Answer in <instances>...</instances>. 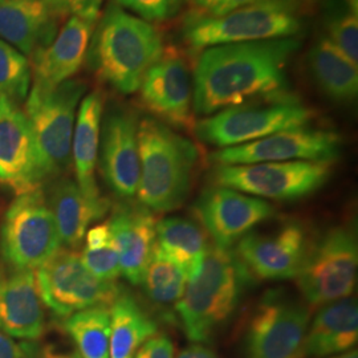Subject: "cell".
Returning a JSON list of instances; mask_svg holds the SVG:
<instances>
[{"instance_id": "cell-39", "label": "cell", "mask_w": 358, "mask_h": 358, "mask_svg": "<svg viewBox=\"0 0 358 358\" xmlns=\"http://www.w3.org/2000/svg\"><path fill=\"white\" fill-rule=\"evenodd\" d=\"M20 352V344H17L8 334L0 332V358H19Z\"/></svg>"}, {"instance_id": "cell-37", "label": "cell", "mask_w": 358, "mask_h": 358, "mask_svg": "<svg viewBox=\"0 0 358 358\" xmlns=\"http://www.w3.org/2000/svg\"><path fill=\"white\" fill-rule=\"evenodd\" d=\"M20 357L19 358H81L77 350L66 352L57 349L56 346L48 344H40L38 341H23L20 344Z\"/></svg>"}, {"instance_id": "cell-23", "label": "cell", "mask_w": 358, "mask_h": 358, "mask_svg": "<svg viewBox=\"0 0 358 358\" xmlns=\"http://www.w3.org/2000/svg\"><path fill=\"white\" fill-rule=\"evenodd\" d=\"M45 198L62 244L68 248L78 247L90 224L101 219L110 207L109 199L103 196L90 198L81 192L76 180L69 178L56 180Z\"/></svg>"}, {"instance_id": "cell-1", "label": "cell", "mask_w": 358, "mask_h": 358, "mask_svg": "<svg viewBox=\"0 0 358 358\" xmlns=\"http://www.w3.org/2000/svg\"><path fill=\"white\" fill-rule=\"evenodd\" d=\"M299 47L294 36L206 48L192 75L194 112L207 117L245 103L288 99L287 66Z\"/></svg>"}, {"instance_id": "cell-38", "label": "cell", "mask_w": 358, "mask_h": 358, "mask_svg": "<svg viewBox=\"0 0 358 358\" xmlns=\"http://www.w3.org/2000/svg\"><path fill=\"white\" fill-rule=\"evenodd\" d=\"M134 358H174V344L166 334H155L141 346Z\"/></svg>"}, {"instance_id": "cell-21", "label": "cell", "mask_w": 358, "mask_h": 358, "mask_svg": "<svg viewBox=\"0 0 358 358\" xmlns=\"http://www.w3.org/2000/svg\"><path fill=\"white\" fill-rule=\"evenodd\" d=\"M44 307L35 271H13L0 285V332L24 341L38 340L44 332Z\"/></svg>"}, {"instance_id": "cell-12", "label": "cell", "mask_w": 358, "mask_h": 358, "mask_svg": "<svg viewBox=\"0 0 358 358\" xmlns=\"http://www.w3.org/2000/svg\"><path fill=\"white\" fill-rule=\"evenodd\" d=\"M35 276L44 306L64 319L88 308L109 307L121 292L117 282L92 275L72 250L60 248L35 269Z\"/></svg>"}, {"instance_id": "cell-30", "label": "cell", "mask_w": 358, "mask_h": 358, "mask_svg": "<svg viewBox=\"0 0 358 358\" xmlns=\"http://www.w3.org/2000/svg\"><path fill=\"white\" fill-rule=\"evenodd\" d=\"M189 276L155 243L141 285L146 296L159 307L177 304L185 294Z\"/></svg>"}, {"instance_id": "cell-5", "label": "cell", "mask_w": 358, "mask_h": 358, "mask_svg": "<svg viewBox=\"0 0 358 358\" xmlns=\"http://www.w3.org/2000/svg\"><path fill=\"white\" fill-rule=\"evenodd\" d=\"M300 31L301 20L289 0H268L222 16L190 13L182 26V36L194 50H206L224 44L294 38Z\"/></svg>"}, {"instance_id": "cell-19", "label": "cell", "mask_w": 358, "mask_h": 358, "mask_svg": "<svg viewBox=\"0 0 358 358\" xmlns=\"http://www.w3.org/2000/svg\"><path fill=\"white\" fill-rule=\"evenodd\" d=\"M157 217L141 203L117 206L108 220L121 275L133 285H141L157 243Z\"/></svg>"}, {"instance_id": "cell-22", "label": "cell", "mask_w": 358, "mask_h": 358, "mask_svg": "<svg viewBox=\"0 0 358 358\" xmlns=\"http://www.w3.org/2000/svg\"><path fill=\"white\" fill-rule=\"evenodd\" d=\"M62 22L45 0H0V38L23 55L47 47Z\"/></svg>"}, {"instance_id": "cell-25", "label": "cell", "mask_w": 358, "mask_h": 358, "mask_svg": "<svg viewBox=\"0 0 358 358\" xmlns=\"http://www.w3.org/2000/svg\"><path fill=\"white\" fill-rule=\"evenodd\" d=\"M103 112V94L99 90L83 97L78 105L72 138L76 183L81 192L90 198L101 196L96 182V165L101 138Z\"/></svg>"}, {"instance_id": "cell-31", "label": "cell", "mask_w": 358, "mask_h": 358, "mask_svg": "<svg viewBox=\"0 0 358 358\" xmlns=\"http://www.w3.org/2000/svg\"><path fill=\"white\" fill-rule=\"evenodd\" d=\"M80 259L90 273L101 280L115 282L121 275L118 254L108 222L88 230Z\"/></svg>"}, {"instance_id": "cell-10", "label": "cell", "mask_w": 358, "mask_h": 358, "mask_svg": "<svg viewBox=\"0 0 358 358\" xmlns=\"http://www.w3.org/2000/svg\"><path fill=\"white\" fill-rule=\"evenodd\" d=\"M331 173L332 162L316 161L217 165L214 182L262 199L296 201L317 192Z\"/></svg>"}, {"instance_id": "cell-29", "label": "cell", "mask_w": 358, "mask_h": 358, "mask_svg": "<svg viewBox=\"0 0 358 358\" xmlns=\"http://www.w3.org/2000/svg\"><path fill=\"white\" fill-rule=\"evenodd\" d=\"M81 358H110L109 307H93L76 312L64 320Z\"/></svg>"}, {"instance_id": "cell-14", "label": "cell", "mask_w": 358, "mask_h": 358, "mask_svg": "<svg viewBox=\"0 0 358 358\" xmlns=\"http://www.w3.org/2000/svg\"><path fill=\"white\" fill-rule=\"evenodd\" d=\"M192 211L215 245L224 250L276 214L275 207L262 198L217 185L202 192Z\"/></svg>"}, {"instance_id": "cell-15", "label": "cell", "mask_w": 358, "mask_h": 358, "mask_svg": "<svg viewBox=\"0 0 358 358\" xmlns=\"http://www.w3.org/2000/svg\"><path fill=\"white\" fill-rule=\"evenodd\" d=\"M310 241L299 222H288L271 232H250L238 242L236 255L252 276L263 280L296 279Z\"/></svg>"}, {"instance_id": "cell-3", "label": "cell", "mask_w": 358, "mask_h": 358, "mask_svg": "<svg viewBox=\"0 0 358 358\" xmlns=\"http://www.w3.org/2000/svg\"><path fill=\"white\" fill-rule=\"evenodd\" d=\"M92 36V68L122 94L140 90L146 72L164 55V41L158 29L115 4L108 7Z\"/></svg>"}, {"instance_id": "cell-24", "label": "cell", "mask_w": 358, "mask_h": 358, "mask_svg": "<svg viewBox=\"0 0 358 358\" xmlns=\"http://www.w3.org/2000/svg\"><path fill=\"white\" fill-rule=\"evenodd\" d=\"M358 340L357 301L345 297L322 306L304 340V357H329L352 350Z\"/></svg>"}, {"instance_id": "cell-9", "label": "cell", "mask_w": 358, "mask_h": 358, "mask_svg": "<svg viewBox=\"0 0 358 358\" xmlns=\"http://www.w3.org/2000/svg\"><path fill=\"white\" fill-rule=\"evenodd\" d=\"M43 189L17 195L0 229V252L13 271H35L62 248Z\"/></svg>"}, {"instance_id": "cell-7", "label": "cell", "mask_w": 358, "mask_h": 358, "mask_svg": "<svg viewBox=\"0 0 358 358\" xmlns=\"http://www.w3.org/2000/svg\"><path fill=\"white\" fill-rule=\"evenodd\" d=\"M357 269L356 230L352 224L336 226L310 243L296 279L308 304L322 307L352 296Z\"/></svg>"}, {"instance_id": "cell-41", "label": "cell", "mask_w": 358, "mask_h": 358, "mask_svg": "<svg viewBox=\"0 0 358 358\" xmlns=\"http://www.w3.org/2000/svg\"><path fill=\"white\" fill-rule=\"evenodd\" d=\"M322 358H358L357 350L352 349V350H348L345 353H341V355H336V356H329V357Z\"/></svg>"}, {"instance_id": "cell-27", "label": "cell", "mask_w": 358, "mask_h": 358, "mask_svg": "<svg viewBox=\"0 0 358 358\" xmlns=\"http://www.w3.org/2000/svg\"><path fill=\"white\" fill-rule=\"evenodd\" d=\"M110 358H134L141 346L158 332V325L141 304L120 292L109 306Z\"/></svg>"}, {"instance_id": "cell-18", "label": "cell", "mask_w": 358, "mask_h": 358, "mask_svg": "<svg viewBox=\"0 0 358 358\" xmlns=\"http://www.w3.org/2000/svg\"><path fill=\"white\" fill-rule=\"evenodd\" d=\"M138 122L127 110L106 115L101 133V170L109 187L122 199L137 194L141 162L137 140Z\"/></svg>"}, {"instance_id": "cell-34", "label": "cell", "mask_w": 358, "mask_h": 358, "mask_svg": "<svg viewBox=\"0 0 358 358\" xmlns=\"http://www.w3.org/2000/svg\"><path fill=\"white\" fill-rule=\"evenodd\" d=\"M121 8L130 10L146 22H166L179 8L174 0H115Z\"/></svg>"}, {"instance_id": "cell-44", "label": "cell", "mask_w": 358, "mask_h": 358, "mask_svg": "<svg viewBox=\"0 0 358 358\" xmlns=\"http://www.w3.org/2000/svg\"><path fill=\"white\" fill-rule=\"evenodd\" d=\"M174 1H176V4H177V7H180V6H182V3H183V1H186V0H174Z\"/></svg>"}, {"instance_id": "cell-32", "label": "cell", "mask_w": 358, "mask_h": 358, "mask_svg": "<svg viewBox=\"0 0 358 358\" xmlns=\"http://www.w3.org/2000/svg\"><path fill=\"white\" fill-rule=\"evenodd\" d=\"M31 80V63L26 55L0 38V96L17 105L26 101Z\"/></svg>"}, {"instance_id": "cell-36", "label": "cell", "mask_w": 358, "mask_h": 358, "mask_svg": "<svg viewBox=\"0 0 358 358\" xmlns=\"http://www.w3.org/2000/svg\"><path fill=\"white\" fill-rule=\"evenodd\" d=\"M268 0H192L195 13L205 16H222L234 10Z\"/></svg>"}, {"instance_id": "cell-35", "label": "cell", "mask_w": 358, "mask_h": 358, "mask_svg": "<svg viewBox=\"0 0 358 358\" xmlns=\"http://www.w3.org/2000/svg\"><path fill=\"white\" fill-rule=\"evenodd\" d=\"M63 20L76 16L96 24L101 15L103 0H45Z\"/></svg>"}, {"instance_id": "cell-42", "label": "cell", "mask_w": 358, "mask_h": 358, "mask_svg": "<svg viewBox=\"0 0 358 358\" xmlns=\"http://www.w3.org/2000/svg\"><path fill=\"white\" fill-rule=\"evenodd\" d=\"M346 4L353 13H358V0H345Z\"/></svg>"}, {"instance_id": "cell-4", "label": "cell", "mask_w": 358, "mask_h": 358, "mask_svg": "<svg viewBox=\"0 0 358 358\" xmlns=\"http://www.w3.org/2000/svg\"><path fill=\"white\" fill-rule=\"evenodd\" d=\"M141 174L137 198L153 213L178 210L192 190L198 150L154 117H145L137 128Z\"/></svg>"}, {"instance_id": "cell-8", "label": "cell", "mask_w": 358, "mask_h": 358, "mask_svg": "<svg viewBox=\"0 0 358 358\" xmlns=\"http://www.w3.org/2000/svg\"><path fill=\"white\" fill-rule=\"evenodd\" d=\"M313 112L292 97L245 103L207 115L194 125L202 142L220 149L257 141L287 129L306 127Z\"/></svg>"}, {"instance_id": "cell-2", "label": "cell", "mask_w": 358, "mask_h": 358, "mask_svg": "<svg viewBox=\"0 0 358 358\" xmlns=\"http://www.w3.org/2000/svg\"><path fill=\"white\" fill-rule=\"evenodd\" d=\"M251 280V272L235 251L211 247L176 304L186 337L195 344L213 340L236 312Z\"/></svg>"}, {"instance_id": "cell-17", "label": "cell", "mask_w": 358, "mask_h": 358, "mask_svg": "<svg viewBox=\"0 0 358 358\" xmlns=\"http://www.w3.org/2000/svg\"><path fill=\"white\" fill-rule=\"evenodd\" d=\"M0 183L16 196L41 189L38 149L24 110L0 96Z\"/></svg>"}, {"instance_id": "cell-28", "label": "cell", "mask_w": 358, "mask_h": 358, "mask_svg": "<svg viewBox=\"0 0 358 358\" xmlns=\"http://www.w3.org/2000/svg\"><path fill=\"white\" fill-rule=\"evenodd\" d=\"M157 244L187 273L189 280L199 272L211 248L203 229L180 217L158 220Z\"/></svg>"}, {"instance_id": "cell-43", "label": "cell", "mask_w": 358, "mask_h": 358, "mask_svg": "<svg viewBox=\"0 0 358 358\" xmlns=\"http://www.w3.org/2000/svg\"><path fill=\"white\" fill-rule=\"evenodd\" d=\"M4 279H6V276H4V273H3V271L0 269V285H1V282H4Z\"/></svg>"}, {"instance_id": "cell-20", "label": "cell", "mask_w": 358, "mask_h": 358, "mask_svg": "<svg viewBox=\"0 0 358 358\" xmlns=\"http://www.w3.org/2000/svg\"><path fill=\"white\" fill-rule=\"evenodd\" d=\"M93 32L94 24L68 17L51 43L31 55L34 85L50 90L75 76L85 62Z\"/></svg>"}, {"instance_id": "cell-6", "label": "cell", "mask_w": 358, "mask_h": 358, "mask_svg": "<svg viewBox=\"0 0 358 358\" xmlns=\"http://www.w3.org/2000/svg\"><path fill=\"white\" fill-rule=\"evenodd\" d=\"M85 90L78 80L50 90L36 85L29 90L23 110L36 143L43 182L59 177L71 164L77 106Z\"/></svg>"}, {"instance_id": "cell-26", "label": "cell", "mask_w": 358, "mask_h": 358, "mask_svg": "<svg viewBox=\"0 0 358 358\" xmlns=\"http://www.w3.org/2000/svg\"><path fill=\"white\" fill-rule=\"evenodd\" d=\"M308 66L320 90L336 103H352L358 93L357 64L327 38H321L308 53Z\"/></svg>"}, {"instance_id": "cell-11", "label": "cell", "mask_w": 358, "mask_h": 358, "mask_svg": "<svg viewBox=\"0 0 358 358\" xmlns=\"http://www.w3.org/2000/svg\"><path fill=\"white\" fill-rule=\"evenodd\" d=\"M309 309L292 294L272 289L257 304L248 324L247 358H306Z\"/></svg>"}, {"instance_id": "cell-40", "label": "cell", "mask_w": 358, "mask_h": 358, "mask_svg": "<svg viewBox=\"0 0 358 358\" xmlns=\"http://www.w3.org/2000/svg\"><path fill=\"white\" fill-rule=\"evenodd\" d=\"M177 358H217L215 352L202 344H194L183 349Z\"/></svg>"}, {"instance_id": "cell-13", "label": "cell", "mask_w": 358, "mask_h": 358, "mask_svg": "<svg viewBox=\"0 0 358 358\" xmlns=\"http://www.w3.org/2000/svg\"><path fill=\"white\" fill-rule=\"evenodd\" d=\"M341 152V137L324 129H287L257 141L220 149L210 155L215 165L316 161L333 162Z\"/></svg>"}, {"instance_id": "cell-33", "label": "cell", "mask_w": 358, "mask_h": 358, "mask_svg": "<svg viewBox=\"0 0 358 358\" xmlns=\"http://www.w3.org/2000/svg\"><path fill=\"white\" fill-rule=\"evenodd\" d=\"M327 38L346 57L358 64V17L345 0H329L325 8Z\"/></svg>"}, {"instance_id": "cell-16", "label": "cell", "mask_w": 358, "mask_h": 358, "mask_svg": "<svg viewBox=\"0 0 358 358\" xmlns=\"http://www.w3.org/2000/svg\"><path fill=\"white\" fill-rule=\"evenodd\" d=\"M141 101L155 120L167 127L192 129V77L178 53L167 52L142 78Z\"/></svg>"}]
</instances>
